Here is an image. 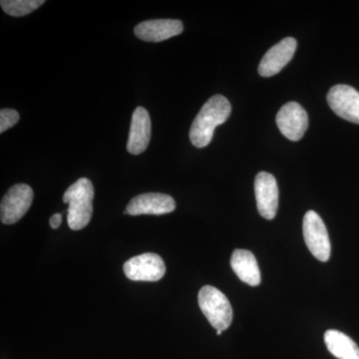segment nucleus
I'll use <instances>...</instances> for the list:
<instances>
[{"label":"nucleus","mask_w":359,"mask_h":359,"mask_svg":"<svg viewBox=\"0 0 359 359\" xmlns=\"http://www.w3.org/2000/svg\"><path fill=\"white\" fill-rule=\"evenodd\" d=\"M231 103L226 97L215 95L203 106L190 129V140L195 147L205 148L211 143L215 129L230 117Z\"/></svg>","instance_id":"obj_1"},{"label":"nucleus","mask_w":359,"mask_h":359,"mask_svg":"<svg viewBox=\"0 0 359 359\" xmlns=\"http://www.w3.org/2000/svg\"><path fill=\"white\" fill-rule=\"evenodd\" d=\"M93 185L87 178L78 180L66 190L63 202L69 205L67 221L71 230H82L89 224L93 215Z\"/></svg>","instance_id":"obj_2"},{"label":"nucleus","mask_w":359,"mask_h":359,"mask_svg":"<svg viewBox=\"0 0 359 359\" xmlns=\"http://www.w3.org/2000/svg\"><path fill=\"white\" fill-rule=\"evenodd\" d=\"M201 311L217 332H224L230 327L233 320V309L226 297L212 285H205L198 294Z\"/></svg>","instance_id":"obj_3"},{"label":"nucleus","mask_w":359,"mask_h":359,"mask_svg":"<svg viewBox=\"0 0 359 359\" xmlns=\"http://www.w3.org/2000/svg\"><path fill=\"white\" fill-rule=\"evenodd\" d=\"M302 231L306 247L313 257L318 261L327 262L332 254V245L327 226L318 212H306L302 223Z\"/></svg>","instance_id":"obj_4"},{"label":"nucleus","mask_w":359,"mask_h":359,"mask_svg":"<svg viewBox=\"0 0 359 359\" xmlns=\"http://www.w3.org/2000/svg\"><path fill=\"white\" fill-rule=\"evenodd\" d=\"M125 275L135 282H157L166 273V266L159 255L146 252L125 263Z\"/></svg>","instance_id":"obj_5"},{"label":"nucleus","mask_w":359,"mask_h":359,"mask_svg":"<svg viewBox=\"0 0 359 359\" xmlns=\"http://www.w3.org/2000/svg\"><path fill=\"white\" fill-rule=\"evenodd\" d=\"M33 201V191L25 184H18L9 189L2 198L0 205L1 222L6 224H13L27 212Z\"/></svg>","instance_id":"obj_6"},{"label":"nucleus","mask_w":359,"mask_h":359,"mask_svg":"<svg viewBox=\"0 0 359 359\" xmlns=\"http://www.w3.org/2000/svg\"><path fill=\"white\" fill-rule=\"evenodd\" d=\"M330 109L342 119L359 124V92L348 85L339 84L327 93Z\"/></svg>","instance_id":"obj_7"},{"label":"nucleus","mask_w":359,"mask_h":359,"mask_svg":"<svg viewBox=\"0 0 359 359\" xmlns=\"http://www.w3.org/2000/svg\"><path fill=\"white\" fill-rule=\"evenodd\" d=\"M276 125L285 138L290 141L301 140L309 128V115L297 102L283 105L276 117Z\"/></svg>","instance_id":"obj_8"},{"label":"nucleus","mask_w":359,"mask_h":359,"mask_svg":"<svg viewBox=\"0 0 359 359\" xmlns=\"http://www.w3.org/2000/svg\"><path fill=\"white\" fill-rule=\"evenodd\" d=\"M257 211L263 218H275L278 207V188L273 175L261 172L255 180Z\"/></svg>","instance_id":"obj_9"},{"label":"nucleus","mask_w":359,"mask_h":359,"mask_svg":"<svg viewBox=\"0 0 359 359\" xmlns=\"http://www.w3.org/2000/svg\"><path fill=\"white\" fill-rule=\"evenodd\" d=\"M176 203L171 196L161 193L142 194L133 198L125 210L131 216L165 215L175 211Z\"/></svg>","instance_id":"obj_10"},{"label":"nucleus","mask_w":359,"mask_h":359,"mask_svg":"<svg viewBox=\"0 0 359 359\" xmlns=\"http://www.w3.org/2000/svg\"><path fill=\"white\" fill-rule=\"evenodd\" d=\"M297 40L287 37L273 45L266 54L259 65V73L263 77H271L278 74L294 57L297 50Z\"/></svg>","instance_id":"obj_11"},{"label":"nucleus","mask_w":359,"mask_h":359,"mask_svg":"<svg viewBox=\"0 0 359 359\" xmlns=\"http://www.w3.org/2000/svg\"><path fill=\"white\" fill-rule=\"evenodd\" d=\"M184 30L182 21L177 20H153L143 21L134 28V33L139 39L147 42L164 41Z\"/></svg>","instance_id":"obj_12"},{"label":"nucleus","mask_w":359,"mask_h":359,"mask_svg":"<svg viewBox=\"0 0 359 359\" xmlns=\"http://www.w3.org/2000/svg\"><path fill=\"white\" fill-rule=\"evenodd\" d=\"M151 119L148 111L137 107L132 116L127 150L130 154L140 155L148 148L151 139Z\"/></svg>","instance_id":"obj_13"},{"label":"nucleus","mask_w":359,"mask_h":359,"mask_svg":"<svg viewBox=\"0 0 359 359\" xmlns=\"http://www.w3.org/2000/svg\"><path fill=\"white\" fill-rule=\"evenodd\" d=\"M231 266L242 282L257 287L262 282L261 271L256 257L247 250H235L231 257Z\"/></svg>","instance_id":"obj_14"},{"label":"nucleus","mask_w":359,"mask_h":359,"mask_svg":"<svg viewBox=\"0 0 359 359\" xmlns=\"http://www.w3.org/2000/svg\"><path fill=\"white\" fill-rule=\"evenodd\" d=\"M328 351L339 359H359V347L348 335L330 330L325 334Z\"/></svg>","instance_id":"obj_15"},{"label":"nucleus","mask_w":359,"mask_h":359,"mask_svg":"<svg viewBox=\"0 0 359 359\" xmlns=\"http://www.w3.org/2000/svg\"><path fill=\"white\" fill-rule=\"evenodd\" d=\"M44 2L43 0H1L0 6L8 15L20 18L36 11Z\"/></svg>","instance_id":"obj_16"},{"label":"nucleus","mask_w":359,"mask_h":359,"mask_svg":"<svg viewBox=\"0 0 359 359\" xmlns=\"http://www.w3.org/2000/svg\"><path fill=\"white\" fill-rule=\"evenodd\" d=\"M20 113L13 109H1L0 111V133L13 128L20 121Z\"/></svg>","instance_id":"obj_17"},{"label":"nucleus","mask_w":359,"mask_h":359,"mask_svg":"<svg viewBox=\"0 0 359 359\" xmlns=\"http://www.w3.org/2000/svg\"><path fill=\"white\" fill-rule=\"evenodd\" d=\"M61 223H62V215L61 214H54L49 221L52 229H58Z\"/></svg>","instance_id":"obj_18"}]
</instances>
